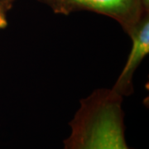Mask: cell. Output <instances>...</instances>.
Masks as SVG:
<instances>
[{
    "mask_svg": "<svg viewBox=\"0 0 149 149\" xmlns=\"http://www.w3.org/2000/svg\"><path fill=\"white\" fill-rule=\"evenodd\" d=\"M55 13L69 15L90 11L116 21L128 36L136 29L145 14L141 0H37Z\"/></svg>",
    "mask_w": 149,
    "mask_h": 149,
    "instance_id": "7a4b0ae2",
    "label": "cell"
},
{
    "mask_svg": "<svg viewBox=\"0 0 149 149\" xmlns=\"http://www.w3.org/2000/svg\"><path fill=\"white\" fill-rule=\"evenodd\" d=\"M129 37L132 40V47L125 65L111 88L122 97L133 93L134 73L149 53V13L144 15Z\"/></svg>",
    "mask_w": 149,
    "mask_h": 149,
    "instance_id": "3957f363",
    "label": "cell"
},
{
    "mask_svg": "<svg viewBox=\"0 0 149 149\" xmlns=\"http://www.w3.org/2000/svg\"><path fill=\"white\" fill-rule=\"evenodd\" d=\"M0 8H1V9H3V10H4V11H5V12H7V11H6L5 9L3 8V5H2V0H0Z\"/></svg>",
    "mask_w": 149,
    "mask_h": 149,
    "instance_id": "52a82bcc",
    "label": "cell"
},
{
    "mask_svg": "<svg viewBox=\"0 0 149 149\" xmlns=\"http://www.w3.org/2000/svg\"><path fill=\"white\" fill-rule=\"evenodd\" d=\"M142 5L145 13H149V0H141Z\"/></svg>",
    "mask_w": 149,
    "mask_h": 149,
    "instance_id": "8992f818",
    "label": "cell"
},
{
    "mask_svg": "<svg viewBox=\"0 0 149 149\" xmlns=\"http://www.w3.org/2000/svg\"><path fill=\"white\" fill-rule=\"evenodd\" d=\"M13 1H14V0H2V5L3 7V8H4L6 11L8 10V9L11 7V5H12V3H13Z\"/></svg>",
    "mask_w": 149,
    "mask_h": 149,
    "instance_id": "5b68a950",
    "label": "cell"
},
{
    "mask_svg": "<svg viewBox=\"0 0 149 149\" xmlns=\"http://www.w3.org/2000/svg\"><path fill=\"white\" fill-rule=\"evenodd\" d=\"M7 17H6V12L0 8V29L4 28L7 26Z\"/></svg>",
    "mask_w": 149,
    "mask_h": 149,
    "instance_id": "277c9868",
    "label": "cell"
},
{
    "mask_svg": "<svg viewBox=\"0 0 149 149\" xmlns=\"http://www.w3.org/2000/svg\"><path fill=\"white\" fill-rule=\"evenodd\" d=\"M123 97L99 88L80 101L62 149H132L125 138Z\"/></svg>",
    "mask_w": 149,
    "mask_h": 149,
    "instance_id": "6da1fadb",
    "label": "cell"
}]
</instances>
